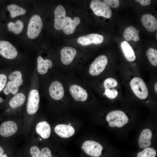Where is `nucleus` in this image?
Listing matches in <instances>:
<instances>
[{"label":"nucleus","mask_w":157,"mask_h":157,"mask_svg":"<svg viewBox=\"0 0 157 157\" xmlns=\"http://www.w3.org/2000/svg\"><path fill=\"white\" fill-rule=\"evenodd\" d=\"M118 94L117 91L114 89L111 90L110 89H105V92L103 95L106 96L110 99H113L115 98Z\"/></svg>","instance_id":"nucleus-30"},{"label":"nucleus","mask_w":157,"mask_h":157,"mask_svg":"<svg viewBox=\"0 0 157 157\" xmlns=\"http://www.w3.org/2000/svg\"><path fill=\"white\" fill-rule=\"evenodd\" d=\"M49 93L53 99L55 100L61 99L64 94V89L62 85L58 81H53L49 86Z\"/></svg>","instance_id":"nucleus-13"},{"label":"nucleus","mask_w":157,"mask_h":157,"mask_svg":"<svg viewBox=\"0 0 157 157\" xmlns=\"http://www.w3.org/2000/svg\"><path fill=\"white\" fill-rule=\"evenodd\" d=\"M118 83L115 79L109 78L106 79L104 82V86L105 89L113 88L116 87Z\"/></svg>","instance_id":"nucleus-29"},{"label":"nucleus","mask_w":157,"mask_h":157,"mask_svg":"<svg viewBox=\"0 0 157 157\" xmlns=\"http://www.w3.org/2000/svg\"><path fill=\"white\" fill-rule=\"evenodd\" d=\"M55 133L61 137L68 138L73 135L75 133L74 128L71 125L60 124L54 128Z\"/></svg>","instance_id":"nucleus-19"},{"label":"nucleus","mask_w":157,"mask_h":157,"mask_svg":"<svg viewBox=\"0 0 157 157\" xmlns=\"http://www.w3.org/2000/svg\"><path fill=\"white\" fill-rule=\"evenodd\" d=\"M0 54L8 59H13L17 56V52L15 47L9 42L0 41Z\"/></svg>","instance_id":"nucleus-9"},{"label":"nucleus","mask_w":157,"mask_h":157,"mask_svg":"<svg viewBox=\"0 0 157 157\" xmlns=\"http://www.w3.org/2000/svg\"><path fill=\"white\" fill-rule=\"evenodd\" d=\"M3 101V100L2 98L0 97V103H1Z\"/></svg>","instance_id":"nucleus-40"},{"label":"nucleus","mask_w":157,"mask_h":157,"mask_svg":"<svg viewBox=\"0 0 157 157\" xmlns=\"http://www.w3.org/2000/svg\"><path fill=\"white\" fill-rule=\"evenodd\" d=\"M90 7L96 15L110 18L111 16L112 11L110 7L104 2L99 0H92Z\"/></svg>","instance_id":"nucleus-4"},{"label":"nucleus","mask_w":157,"mask_h":157,"mask_svg":"<svg viewBox=\"0 0 157 157\" xmlns=\"http://www.w3.org/2000/svg\"><path fill=\"white\" fill-rule=\"evenodd\" d=\"M152 136V131L151 129L149 128L143 129L140 134L138 140L140 147L144 148L149 147L151 144Z\"/></svg>","instance_id":"nucleus-11"},{"label":"nucleus","mask_w":157,"mask_h":157,"mask_svg":"<svg viewBox=\"0 0 157 157\" xmlns=\"http://www.w3.org/2000/svg\"><path fill=\"white\" fill-rule=\"evenodd\" d=\"M69 91L72 97L77 101H83L86 100L87 98V92L80 86L73 85L70 87Z\"/></svg>","instance_id":"nucleus-16"},{"label":"nucleus","mask_w":157,"mask_h":157,"mask_svg":"<svg viewBox=\"0 0 157 157\" xmlns=\"http://www.w3.org/2000/svg\"><path fill=\"white\" fill-rule=\"evenodd\" d=\"M84 153L91 157H99L102 154V146L98 142L92 140L84 142L81 147Z\"/></svg>","instance_id":"nucleus-5"},{"label":"nucleus","mask_w":157,"mask_h":157,"mask_svg":"<svg viewBox=\"0 0 157 157\" xmlns=\"http://www.w3.org/2000/svg\"><path fill=\"white\" fill-rule=\"evenodd\" d=\"M12 18H14L17 16L22 15L25 14L26 10L23 8L14 4H10L7 7Z\"/></svg>","instance_id":"nucleus-24"},{"label":"nucleus","mask_w":157,"mask_h":157,"mask_svg":"<svg viewBox=\"0 0 157 157\" xmlns=\"http://www.w3.org/2000/svg\"><path fill=\"white\" fill-rule=\"evenodd\" d=\"M148 59L153 66H157V50L152 48H149L146 53Z\"/></svg>","instance_id":"nucleus-27"},{"label":"nucleus","mask_w":157,"mask_h":157,"mask_svg":"<svg viewBox=\"0 0 157 157\" xmlns=\"http://www.w3.org/2000/svg\"><path fill=\"white\" fill-rule=\"evenodd\" d=\"M7 80V78L5 75L3 74H0V92L5 87Z\"/></svg>","instance_id":"nucleus-34"},{"label":"nucleus","mask_w":157,"mask_h":157,"mask_svg":"<svg viewBox=\"0 0 157 157\" xmlns=\"http://www.w3.org/2000/svg\"><path fill=\"white\" fill-rule=\"evenodd\" d=\"M36 130L37 133L44 139L48 138L51 132L49 124L45 121L38 123L36 126Z\"/></svg>","instance_id":"nucleus-20"},{"label":"nucleus","mask_w":157,"mask_h":157,"mask_svg":"<svg viewBox=\"0 0 157 157\" xmlns=\"http://www.w3.org/2000/svg\"><path fill=\"white\" fill-rule=\"evenodd\" d=\"M8 30L12 31L14 34H17L20 33L22 31L24 27L23 23L21 20H18L15 22H10L8 24Z\"/></svg>","instance_id":"nucleus-26"},{"label":"nucleus","mask_w":157,"mask_h":157,"mask_svg":"<svg viewBox=\"0 0 157 157\" xmlns=\"http://www.w3.org/2000/svg\"><path fill=\"white\" fill-rule=\"evenodd\" d=\"M156 154V151L153 148L147 147L138 153L137 157H155Z\"/></svg>","instance_id":"nucleus-28"},{"label":"nucleus","mask_w":157,"mask_h":157,"mask_svg":"<svg viewBox=\"0 0 157 157\" xmlns=\"http://www.w3.org/2000/svg\"><path fill=\"white\" fill-rule=\"evenodd\" d=\"M40 153L41 157H52L51 151L47 147L43 148L40 151Z\"/></svg>","instance_id":"nucleus-33"},{"label":"nucleus","mask_w":157,"mask_h":157,"mask_svg":"<svg viewBox=\"0 0 157 157\" xmlns=\"http://www.w3.org/2000/svg\"><path fill=\"white\" fill-rule=\"evenodd\" d=\"M107 63L108 59L105 55H101L97 57L90 66V74L93 76L98 75L104 70Z\"/></svg>","instance_id":"nucleus-6"},{"label":"nucleus","mask_w":157,"mask_h":157,"mask_svg":"<svg viewBox=\"0 0 157 157\" xmlns=\"http://www.w3.org/2000/svg\"><path fill=\"white\" fill-rule=\"evenodd\" d=\"M123 35L126 40L129 41L133 40L135 41L136 37L138 36L139 33L134 26H131L125 29Z\"/></svg>","instance_id":"nucleus-25"},{"label":"nucleus","mask_w":157,"mask_h":157,"mask_svg":"<svg viewBox=\"0 0 157 157\" xmlns=\"http://www.w3.org/2000/svg\"><path fill=\"white\" fill-rule=\"evenodd\" d=\"M76 53L74 48L69 47H64L60 51L62 63L65 65L70 64L73 60Z\"/></svg>","instance_id":"nucleus-17"},{"label":"nucleus","mask_w":157,"mask_h":157,"mask_svg":"<svg viewBox=\"0 0 157 157\" xmlns=\"http://www.w3.org/2000/svg\"><path fill=\"white\" fill-rule=\"evenodd\" d=\"M0 157H8L7 155L6 154H3Z\"/></svg>","instance_id":"nucleus-39"},{"label":"nucleus","mask_w":157,"mask_h":157,"mask_svg":"<svg viewBox=\"0 0 157 157\" xmlns=\"http://www.w3.org/2000/svg\"><path fill=\"white\" fill-rule=\"evenodd\" d=\"M155 90L156 93L157 92V83H156L155 85L154 86Z\"/></svg>","instance_id":"nucleus-38"},{"label":"nucleus","mask_w":157,"mask_h":157,"mask_svg":"<svg viewBox=\"0 0 157 157\" xmlns=\"http://www.w3.org/2000/svg\"><path fill=\"white\" fill-rule=\"evenodd\" d=\"M130 85L135 95L141 99H146L148 95V91L146 85L140 78L135 77L130 82Z\"/></svg>","instance_id":"nucleus-3"},{"label":"nucleus","mask_w":157,"mask_h":157,"mask_svg":"<svg viewBox=\"0 0 157 157\" xmlns=\"http://www.w3.org/2000/svg\"><path fill=\"white\" fill-rule=\"evenodd\" d=\"M136 2H139L142 6H146L149 5L151 2L150 0H136Z\"/></svg>","instance_id":"nucleus-35"},{"label":"nucleus","mask_w":157,"mask_h":157,"mask_svg":"<svg viewBox=\"0 0 157 157\" xmlns=\"http://www.w3.org/2000/svg\"><path fill=\"white\" fill-rule=\"evenodd\" d=\"M106 120L110 127L118 128L123 127L129 121L126 114L119 110H114L109 113L106 116Z\"/></svg>","instance_id":"nucleus-1"},{"label":"nucleus","mask_w":157,"mask_h":157,"mask_svg":"<svg viewBox=\"0 0 157 157\" xmlns=\"http://www.w3.org/2000/svg\"><path fill=\"white\" fill-rule=\"evenodd\" d=\"M103 40V35L92 33L79 37L77 39V42L83 46H86L91 44H99L102 43Z\"/></svg>","instance_id":"nucleus-10"},{"label":"nucleus","mask_w":157,"mask_h":157,"mask_svg":"<svg viewBox=\"0 0 157 157\" xmlns=\"http://www.w3.org/2000/svg\"><path fill=\"white\" fill-rule=\"evenodd\" d=\"M4 150L0 146V156H2L3 154Z\"/></svg>","instance_id":"nucleus-37"},{"label":"nucleus","mask_w":157,"mask_h":157,"mask_svg":"<svg viewBox=\"0 0 157 157\" xmlns=\"http://www.w3.org/2000/svg\"><path fill=\"white\" fill-rule=\"evenodd\" d=\"M30 153L32 157H41L40 151L37 146H33L30 149Z\"/></svg>","instance_id":"nucleus-31"},{"label":"nucleus","mask_w":157,"mask_h":157,"mask_svg":"<svg viewBox=\"0 0 157 157\" xmlns=\"http://www.w3.org/2000/svg\"><path fill=\"white\" fill-rule=\"evenodd\" d=\"M55 14L54 26L57 30L62 29L66 17V11L64 7L58 6L54 11Z\"/></svg>","instance_id":"nucleus-12"},{"label":"nucleus","mask_w":157,"mask_h":157,"mask_svg":"<svg viewBox=\"0 0 157 157\" xmlns=\"http://www.w3.org/2000/svg\"><path fill=\"white\" fill-rule=\"evenodd\" d=\"M8 78L10 81L8 83L7 87L10 93L15 94L18 92L19 87L23 83L22 73L19 71H14L9 74Z\"/></svg>","instance_id":"nucleus-7"},{"label":"nucleus","mask_w":157,"mask_h":157,"mask_svg":"<svg viewBox=\"0 0 157 157\" xmlns=\"http://www.w3.org/2000/svg\"><path fill=\"white\" fill-rule=\"evenodd\" d=\"M3 92L6 95L10 93L9 90L7 86L4 89Z\"/></svg>","instance_id":"nucleus-36"},{"label":"nucleus","mask_w":157,"mask_h":157,"mask_svg":"<svg viewBox=\"0 0 157 157\" xmlns=\"http://www.w3.org/2000/svg\"><path fill=\"white\" fill-rule=\"evenodd\" d=\"M42 22L38 15H33L29 22L27 32L28 37L30 39L36 38L40 33L42 26Z\"/></svg>","instance_id":"nucleus-2"},{"label":"nucleus","mask_w":157,"mask_h":157,"mask_svg":"<svg viewBox=\"0 0 157 157\" xmlns=\"http://www.w3.org/2000/svg\"><path fill=\"white\" fill-rule=\"evenodd\" d=\"M17 126L14 122L11 121H5L0 126V134L3 137H8L15 133L17 130Z\"/></svg>","instance_id":"nucleus-14"},{"label":"nucleus","mask_w":157,"mask_h":157,"mask_svg":"<svg viewBox=\"0 0 157 157\" xmlns=\"http://www.w3.org/2000/svg\"><path fill=\"white\" fill-rule=\"evenodd\" d=\"M121 47L126 60L130 62L134 61L136 58L135 53L129 43L126 41H123L121 43Z\"/></svg>","instance_id":"nucleus-22"},{"label":"nucleus","mask_w":157,"mask_h":157,"mask_svg":"<svg viewBox=\"0 0 157 157\" xmlns=\"http://www.w3.org/2000/svg\"><path fill=\"white\" fill-rule=\"evenodd\" d=\"M37 70L41 74H46L49 68L52 66V61L50 59H44L41 56H39L37 59Z\"/></svg>","instance_id":"nucleus-21"},{"label":"nucleus","mask_w":157,"mask_h":157,"mask_svg":"<svg viewBox=\"0 0 157 157\" xmlns=\"http://www.w3.org/2000/svg\"><path fill=\"white\" fill-rule=\"evenodd\" d=\"M68 125H71V124L70 123H69Z\"/></svg>","instance_id":"nucleus-41"},{"label":"nucleus","mask_w":157,"mask_h":157,"mask_svg":"<svg viewBox=\"0 0 157 157\" xmlns=\"http://www.w3.org/2000/svg\"><path fill=\"white\" fill-rule=\"evenodd\" d=\"M25 96L22 93H19L12 97L9 101L10 106L13 108H18L23 104L25 100Z\"/></svg>","instance_id":"nucleus-23"},{"label":"nucleus","mask_w":157,"mask_h":157,"mask_svg":"<svg viewBox=\"0 0 157 157\" xmlns=\"http://www.w3.org/2000/svg\"><path fill=\"white\" fill-rule=\"evenodd\" d=\"M40 97L38 91L35 89L31 90L28 96L26 106L27 111L28 114L36 113L39 108Z\"/></svg>","instance_id":"nucleus-8"},{"label":"nucleus","mask_w":157,"mask_h":157,"mask_svg":"<svg viewBox=\"0 0 157 157\" xmlns=\"http://www.w3.org/2000/svg\"><path fill=\"white\" fill-rule=\"evenodd\" d=\"M80 21V19L78 17H76L72 19L69 17H66L62 28L64 33L67 35L73 33Z\"/></svg>","instance_id":"nucleus-15"},{"label":"nucleus","mask_w":157,"mask_h":157,"mask_svg":"<svg viewBox=\"0 0 157 157\" xmlns=\"http://www.w3.org/2000/svg\"><path fill=\"white\" fill-rule=\"evenodd\" d=\"M142 24L150 32H154L157 29V21L153 15L149 14L144 15L141 17Z\"/></svg>","instance_id":"nucleus-18"},{"label":"nucleus","mask_w":157,"mask_h":157,"mask_svg":"<svg viewBox=\"0 0 157 157\" xmlns=\"http://www.w3.org/2000/svg\"><path fill=\"white\" fill-rule=\"evenodd\" d=\"M103 1L108 6L114 8H118L119 5L118 0H104Z\"/></svg>","instance_id":"nucleus-32"},{"label":"nucleus","mask_w":157,"mask_h":157,"mask_svg":"<svg viewBox=\"0 0 157 157\" xmlns=\"http://www.w3.org/2000/svg\"><path fill=\"white\" fill-rule=\"evenodd\" d=\"M137 31L138 32H139V30H137Z\"/></svg>","instance_id":"nucleus-42"}]
</instances>
